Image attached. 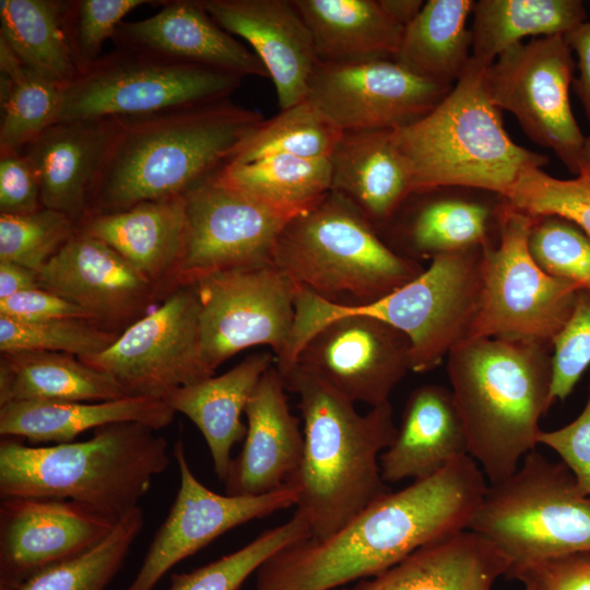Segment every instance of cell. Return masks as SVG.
Returning a JSON list of instances; mask_svg holds the SVG:
<instances>
[{
	"label": "cell",
	"mask_w": 590,
	"mask_h": 590,
	"mask_svg": "<svg viewBox=\"0 0 590 590\" xmlns=\"http://www.w3.org/2000/svg\"><path fill=\"white\" fill-rule=\"evenodd\" d=\"M274 362L269 353L255 354L220 376L177 388L164 398L175 413L187 416L201 432L221 482L228 475L233 447L246 436L241 414Z\"/></svg>",
	"instance_id": "29"
},
{
	"label": "cell",
	"mask_w": 590,
	"mask_h": 590,
	"mask_svg": "<svg viewBox=\"0 0 590 590\" xmlns=\"http://www.w3.org/2000/svg\"><path fill=\"white\" fill-rule=\"evenodd\" d=\"M508 558L464 529L421 546L385 571L341 590H493Z\"/></svg>",
	"instance_id": "26"
},
{
	"label": "cell",
	"mask_w": 590,
	"mask_h": 590,
	"mask_svg": "<svg viewBox=\"0 0 590 590\" xmlns=\"http://www.w3.org/2000/svg\"><path fill=\"white\" fill-rule=\"evenodd\" d=\"M280 373L298 396L304 433L302 462L287 484L297 491L296 511L310 538L322 540L390 492L379 458L397 433L393 410L388 401L361 414L299 366Z\"/></svg>",
	"instance_id": "3"
},
{
	"label": "cell",
	"mask_w": 590,
	"mask_h": 590,
	"mask_svg": "<svg viewBox=\"0 0 590 590\" xmlns=\"http://www.w3.org/2000/svg\"><path fill=\"white\" fill-rule=\"evenodd\" d=\"M79 229L116 250L158 294L181 259L186 239L185 196L140 202L88 216Z\"/></svg>",
	"instance_id": "28"
},
{
	"label": "cell",
	"mask_w": 590,
	"mask_h": 590,
	"mask_svg": "<svg viewBox=\"0 0 590 590\" xmlns=\"http://www.w3.org/2000/svg\"><path fill=\"white\" fill-rule=\"evenodd\" d=\"M217 177L269 203L304 212L331 191L330 158L270 155L229 163Z\"/></svg>",
	"instance_id": "37"
},
{
	"label": "cell",
	"mask_w": 590,
	"mask_h": 590,
	"mask_svg": "<svg viewBox=\"0 0 590 590\" xmlns=\"http://www.w3.org/2000/svg\"><path fill=\"white\" fill-rule=\"evenodd\" d=\"M38 280L108 329L144 316L158 294L116 250L80 229L38 271Z\"/></svg>",
	"instance_id": "20"
},
{
	"label": "cell",
	"mask_w": 590,
	"mask_h": 590,
	"mask_svg": "<svg viewBox=\"0 0 590 590\" xmlns=\"http://www.w3.org/2000/svg\"><path fill=\"white\" fill-rule=\"evenodd\" d=\"M472 14L471 57L487 68L523 38L565 36L587 17L580 0H480Z\"/></svg>",
	"instance_id": "34"
},
{
	"label": "cell",
	"mask_w": 590,
	"mask_h": 590,
	"mask_svg": "<svg viewBox=\"0 0 590 590\" xmlns=\"http://www.w3.org/2000/svg\"><path fill=\"white\" fill-rule=\"evenodd\" d=\"M451 88L391 59L319 62L305 98L343 132L396 130L424 117Z\"/></svg>",
	"instance_id": "16"
},
{
	"label": "cell",
	"mask_w": 590,
	"mask_h": 590,
	"mask_svg": "<svg viewBox=\"0 0 590 590\" xmlns=\"http://www.w3.org/2000/svg\"><path fill=\"white\" fill-rule=\"evenodd\" d=\"M468 529L508 558V575L535 560L590 552V496L562 461L534 449L510 476L488 484Z\"/></svg>",
	"instance_id": "9"
},
{
	"label": "cell",
	"mask_w": 590,
	"mask_h": 590,
	"mask_svg": "<svg viewBox=\"0 0 590 590\" xmlns=\"http://www.w3.org/2000/svg\"><path fill=\"white\" fill-rule=\"evenodd\" d=\"M185 203V247L166 287L168 294L221 271L271 262L281 231L302 213L269 203L217 176L188 192Z\"/></svg>",
	"instance_id": "13"
},
{
	"label": "cell",
	"mask_w": 590,
	"mask_h": 590,
	"mask_svg": "<svg viewBox=\"0 0 590 590\" xmlns=\"http://www.w3.org/2000/svg\"><path fill=\"white\" fill-rule=\"evenodd\" d=\"M0 316L20 320L60 318L92 320L91 316L81 307L44 287L25 291L0 299Z\"/></svg>",
	"instance_id": "51"
},
{
	"label": "cell",
	"mask_w": 590,
	"mask_h": 590,
	"mask_svg": "<svg viewBox=\"0 0 590 590\" xmlns=\"http://www.w3.org/2000/svg\"><path fill=\"white\" fill-rule=\"evenodd\" d=\"M470 455L467 428L451 390L440 385L414 389L391 445L380 455L386 483L433 476Z\"/></svg>",
	"instance_id": "25"
},
{
	"label": "cell",
	"mask_w": 590,
	"mask_h": 590,
	"mask_svg": "<svg viewBox=\"0 0 590 590\" xmlns=\"http://www.w3.org/2000/svg\"><path fill=\"white\" fill-rule=\"evenodd\" d=\"M167 440L140 423L95 429L92 438L50 446L0 442V497L76 502L119 520L139 507L169 465Z\"/></svg>",
	"instance_id": "5"
},
{
	"label": "cell",
	"mask_w": 590,
	"mask_h": 590,
	"mask_svg": "<svg viewBox=\"0 0 590 590\" xmlns=\"http://www.w3.org/2000/svg\"><path fill=\"white\" fill-rule=\"evenodd\" d=\"M40 188L34 165L22 150H0V214L40 210Z\"/></svg>",
	"instance_id": "49"
},
{
	"label": "cell",
	"mask_w": 590,
	"mask_h": 590,
	"mask_svg": "<svg viewBox=\"0 0 590 590\" xmlns=\"http://www.w3.org/2000/svg\"><path fill=\"white\" fill-rule=\"evenodd\" d=\"M120 118L59 121L22 149L37 173L44 208L80 226L118 133Z\"/></svg>",
	"instance_id": "23"
},
{
	"label": "cell",
	"mask_w": 590,
	"mask_h": 590,
	"mask_svg": "<svg viewBox=\"0 0 590 590\" xmlns=\"http://www.w3.org/2000/svg\"><path fill=\"white\" fill-rule=\"evenodd\" d=\"M263 120L229 98L120 118L91 215L186 196L217 176Z\"/></svg>",
	"instance_id": "2"
},
{
	"label": "cell",
	"mask_w": 590,
	"mask_h": 590,
	"mask_svg": "<svg viewBox=\"0 0 590 590\" xmlns=\"http://www.w3.org/2000/svg\"><path fill=\"white\" fill-rule=\"evenodd\" d=\"M451 391L470 456L488 484L510 476L535 449L539 422L553 403V346L511 337L464 342L447 356Z\"/></svg>",
	"instance_id": "4"
},
{
	"label": "cell",
	"mask_w": 590,
	"mask_h": 590,
	"mask_svg": "<svg viewBox=\"0 0 590 590\" xmlns=\"http://www.w3.org/2000/svg\"><path fill=\"white\" fill-rule=\"evenodd\" d=\"M581 172H586L590 175V135L586 137V141H585Z\"/></svg>",
	"instance_id": "55"
},
{
	"label": "cell",
	"mask_w": 590,
	"mask_h": 590,
	"mask_svg": "<svg viewBox=\"0 0 590 590\" xmlns=\"http://www.w3.org/2000/svg\"><path fill=\"white\" fill-rule=\"evenodd\" d=\"M575 70L571 49L556 35L510 47L487 68L486 80L494 105L512 114L531 141L552 150L578 175L586 135L569 99Z\"/></svg>",
	"instance_id": "12"
},
{
	"label": "cell",
	"mask_w": 590,
	"mask_h": 590,
	"mask_svg": "<svg viewBox=\"0 0 590 590\" xmlns=\"http://www.w3.org/2000/svg\"><path fill=\"white\" fill-rule=\"evenodd\" d=\"M179 486L167 517L157 529L139 571L125 590H153L177 563L227 531L295 506L297 491L286 484L258 496L217 494L193 474L179 438L173 449Z\"/></svg>",
	"instance_id": "18"
},
{
	"label": "cell",
	"mask_w": 590,
	"mask_h": 590,
	"mask_svg": "<svg viewBox=\"0 0 590 590\" xmlns=\"http://www.w3.org/2000/svg\"><path fill=\"white\" fill-rule=\"evenodd\" d=\"M63 1L1 0L0 39L31 70L60 86L78 75L62 26Z\"/></svg>",
	"instance_id": "35"
},
{
	"label": "cell",
	"mask_w": 590,
	"mask_h": 590,
	"mask_svg": "<svg viewBox=\"0 0 590 590\" xmlns=\"http://www.w3.org/2000/svg\"><path fill=\"white\" fill-rule=\"evenodd\" d=\"M286 386L271 366L256 386L245 409L247 432L224 482L225 494L258 496L285 486L299 468L304 433L291 412Z\"/></svg>",
	"instance_id": "22"
},
{
	"label": "cell",
	"mask_w": 590,
	"mask_h": 590,
	"mask_svg": "<svg viewBox=\"0 0 590 590\" xmlns=\"http://www.w3.org/2000/svg\"><path fill=\"white\" fill-rule=\"evenodd\" d=\"M116 47L160 55L240 78L269 76L245 44L223 30L199 0L164 1L154 15L117 27Z\"/></svg>",
	"instance_id": "24"
},
{
	"label": "cell",
	"mask_w": 590,
	"mask_h": 590,
	"mask_svg": "<svg viewBox=\"0 0 590 590\" xmlns=\"http://www.w3.org/2000/svg\"><path fill=\"white\" fill-rule=\"evenodd\" d=\"M174 415L175 411L163 399L146 397L98 402L16 401L0 406V434L60 444L88 429L116 423H140L158 430L169 425Z\"/></svg>",
	"instance_id": "30"
},
{
	"label": "cell",
	"mask_w": 590,
	"mask_h": 590,
	"mask_svg": "<svg viewBox=\"0 0 590 590\" xmlns=\"http://www.w3.org/2000/svg\"><path fill=\"white\" fill-rule=\"evenodd\" d=\"M271 262L294 284L339 306L376 302L424 270L385 243L353 204L332 191L286 223Z\"/></svg>",
	"instance_id": "7"
},
{
	"label": "cell",
	"mask_w": 590,
	"mask_h": 590,
	"mask_svg": "<svg viewBox=\"0 0 590 590\" xmlns=\"http://www.w3.org/2000/svg\"><path fill=\"white\" fill-rule=\"evenodd\" d=\"M528 247L545 273L590 290V235L578 225L556 215L535 217Z\"/></svg>",
	"instance_id": "45"
},
{
	"label": "cell",
	"mask_w": 590,
	"mask_h": 590,
	"mask_svg": "<svg viewBox=\"0 0 590 590\" xmlns=\"http://www.w3.org/2000/svg\"><path fill=\"white\" fill-rule=\"evenodd\" d=\"M78 231L70 217L47 208L28 214H0V261L38 272Z\"/></svg>",
	"instance_id": "43"
},
{
	"label": "cell",
	"mask_w": 590,
	"mask_h": 590,
	"mask_svg": "<svg viewBox=\"0 0 590 590\" xmlns=\"http://www.w3.org/2000/svg\"><path fill=\"white\" fill-rule=\"evenodd\" d=\"M567 45L578 56L579 76L574 80V90L590 122V22H583L564 36Z\"/></svg>",
	"instance_id": "52"
},
{
	"label": "cell",
	"mask_w": 590,
	"mask_h": 590,
	"mask_svg": "<svg viewBox=\"0 0 590 590\" xmlns=\"http://www.w3.org/2000/svg\"><path fill=\"white\" fill-rule=\"evenodd\" d=\"M552 346V398L564 401L590 365V290L578 291L573 311Z\"/></svg>",
	"instance_id": "47"
},
{
	"label": "cell",
	"mask_w": 590,
	"mask_h": 590,
	"mask_svg": "<svg viewBox=\"0 0 590 590\" xmlns=\"http://www.w3.org/2000/svg\"><path fill=\"white\" fill-rule=\"evenodd\" d=\"M151 0H70L63 1L62 26L78 74L88 70L103 55L123 17Z\"/></svg>",
	"instance_id": "46"
},
{
	"label": "cell",
	"mask_w": 590,
	"mask_h": 590,
	"mask_svg": "<svg viewBox=\"0 0 590 590\" xmlns=\"http://www.w3.org/2000/svg\"><path fill=\"white\" fill-rule=\"evenodd\" d=\"M143 526V510L137 507L122 516L110 533L92 548L2 590H104L123 566Z\"/></svg>",
	"instance_id": "40"
},
{
	"label": "cell",
	"mask_w": 590,
	"mask_h": 590,
	"mask_svg": "<svg viewBox=\"0 0 590 590\" xmlns=\"http://www.w3.org/2000/svg\"><path fill=\"white\" fill-rule=\"evenodd\" d=\"M243 78L116 47L61 90L56 121L126 118L227 99Z\"/></svg>",
	"instance_id": "10"
},
{
	"label": "cell",
	"mask_w": 590,
	"mask_h": 590,
	"mask_svg": "<svg viewBox=\"0 0 590 590\" xmlns=\"http://www.w3.org/2000/svg\"><path fill=\"white\" fill-rule=\"evenodd\" d=\"M42 287L38 272L11 261H0V299Z\"/></svg>",
	"instance_id": "53"
},
{
	"label": "cell",
	"mask_w": 590,
	"mask_h": 590,
	"mask_svg": "<svg viewBox=\"0 0 590 590\" xmlns=\"http://www.w3.org/2000/svg\"><path fill=\"white\" fill-rule=\"evenodd\" d=\"M330 162L331 191L353 204L377 231L389 225L413 196L393 130L343 132Z\"/></svg>",
	"instance_id": "27"
},
{
	"label": "cell",
	"mask_w": 590,
	"mask_h": 590,
	"mask_svg": "<svg viewBox=\"0 0 590 590\" xmlns=\"http://www.w3.org/2000/svg\"><path fill=\"white\" fill-rule=\"evenodd\" d=\"M524 590H590V552H575L535 560L512 569Z\"/></svg>",
	"instance_id": "48"
},
{
	"label": "cell",
	"mask_w": 590,
	"mask_h": 590,
	"mask_svg": "<svg viewBox=\"0 0 590 590\" xmlns=\"http://www.w3.org/2000/svg\"><path fill=\"white\" fill-rule=\"evenodd\" d=\"M343 131L306 98L263 120L243 143L231 163L270 155L330 158Z\"/></svg>",
	"instance_id": "39"
},
{
	"label": "cell",
	"mask_w": 590,
	"mask_h": 590,
	"mask_svg": "<svg viewBox=\"0 0 590 590\" xmlns=\"http://www.w3.org/2000/svg\"><path fill=\"white\" fill-rule=\"evenodd\" d=\"M123 397L113 378L74 355L46 351L1 353L0 406L28 400L98 402Z\"/></svg>",
	"instance_id": "32"
},
{
	"label": "cell",
	"mask_w": 590,
	"mask_h": 590,
	"mask_svg": "<svg viewBox=\"0 0 590 590\" xmlns=\"http://www.w3.org/2000/svg\"><path fill=\"white\" fill-rule=\"evenodd\" d=\"M534 221L502 203L499 240L483 246L482 297L465 342L511 337L552 345L566 324L581 288L548 275L535 263L528 247Z\"/></svg>",
	"instance_id": "11"
},
{
	"label": "cell",
	"mask_w": 590,
	"mask_h": 590,
	"mask_svg": "<svg viewBox=\"0 0 590 590\" xmlns=\"http://www.w3.org/2000/svg\"><path fill=\"white\" fill-rule=\"evenodd\" d=\"M116 523L73 500L1 498L0 590L86 552L104 540Z\"/></svg>",
	"instance_id": "19"
},
{
	"label": "cell",
	"mask_w": 590,
	"mask_h": 590,
	"mask_svg": "<svg viewBox=\"0 0 590 590\" xmlns=\"http://www.w3.org/2000/svg\"><path fill=\"white\" fill-rule=\"evenodd\" d=\"M487 67L474 59L424 117L393 130L413 194L442 188L486 190L505 200L520 176L547 165L546 155L515 143L489 96Z\"/></svg>",
	"instance_id": "6"
},
{
	"label": "cell",
	"mask_w": 590,
	"mask_h": 590,
	"mask_svg": "<svg viewBox=\"0 0 590 590\" xmlns=\"http://www.w3.org/2000/svg\"><path fill=\"white\" fill-rule=\"evenodd\" d=\"M306 519L295 510L291 519L190 573L173 574L169 590H238L246 579L282 547L309 538Z\"/></svg>",
	"instance_id": "41"
},
{
	"label": "cell",
	"mask_w": 590,
	"mask_h": 590,
	"mask_svg": "<svg viewBox=\"0 0 590 590\" xmlns=\"http://www.w3.org/2000/svg\"><path fill=\"white\" fill-rule=\"evenodd\" d=\"M199 299L200 341L216 368L248 347L268 345L281 362L295 319L296 285L271 262L211 274L193 284Z\"/></svg>",
	"instance_id": "15"
},
{
	"label": "cell",
	"mask_w": 590,
	"mask_h": 590,
	"mask_svg": "<svg viewBox=\"0 0 590 590\" xmlns=\"http://www.w3.org/2000/svg\"><path fill=\"white\" fill-rule=\"evenodd\" d=\"M314 39L319 62L393 60L404 28L378 0H292Z\"/></svg>",
	"instance_id": "31"
},
{
	"label": "cell",
	"mask_w": 590,
	"mask_h": 590,
	"mask_svg": "<svg viewBox=\"0 0 590 590\" xmlns=\"http://www.w3.org/2000/svg\"><path fill=\"white\" fill-rule=\"evenodd\" d=\"M118 335L87 319L20 320L0 316L1 353L46 351L86 358L105 351Z\"/></svg>",
	"instance_id": "42"
},
{
	"label": "cell",
	"mask_w": 590,
	"mask_h": 590,
	"mask_svg": "<svg viewBox=\"0 0 590 590\" xmlns=\"http://www.w3.org/2000/svg\"><path fill=\"white\" fill-rule=\"evenodd\" d=\"M483 246L436 256L415 279L362 306L330 304L304 291L297 299L298 326L309 335L339 316L377 318L409 339L412 371H429L465 342L474 324L482 297Z\"/></svg>",
	"instance_id": "8"
},
{
	"label": "cell",
	"mask_w": 590,
	"mask_h": 590,
	"mask_svg": "<svg viewBox=\"0 0 590 590\" xmlns=\"http://www.w3.org/2000/svg\"><path fill=\"white\" fill-rule=\"evenodd\" d=\"M384 12L397 24L405 28L420 13L422 0H378Z\"/></svg>",
	"instance_id": "54"
},
{
	"label": "cell",
	"mask_w": 590,
	"mask_h": 590,
	"mask_svg": "<svg viewBox=\"0 0 590 590\" xmlns=\"http://www.w3.org/2000/svg\"><path fill=\"white\" fill-rule=\"evenodd\" d=\"M199 310L194 286H180L105 351L80 359L113 378L127 397L164 400L177 388L214 376L201 349Z\"/></svg>",
	"instance_id": "14"
},
{
	"label": "cell",
	"mask_w": 590,
	"mask_h": 590,
	"mask_svg": "<svg viewBox=\"0 0 590 590\" xmlns=\"http://www.w3.org/2000/svg\"><path fill=\"white\" fill-rule=\"evenodd\" d=\"M487 486L477 462L463 456L380 496L332 535L282 547L256 571V590H332L374 577L421 546L468 529Z\"/></svg>",
	"instance_id": "1"
},
{
	"label": "cell",
	"mask_w": 590,
	"mask_h": 590,
	"mask_svg": "<svg viewBox=\"0 0 590 590\" xmlns=\"http://www.w3.org/2000/svg\"><path fill=\"white\" fill-rule=\"evenodd\" d=\"M472 0H429L404 28L393 60L413 74L452 87L472 55Z\"/></svg>",
	"instance_id": "33"
},
{
	"label": "cell",
	"mask_w": 590,
	"mask_h": 590,
	"mask_svg": "<svg viewBox=\"0 0 590 590\" xmlns=\"http://www.w3.org/2000/svg\"><path fill=\"white\" fill-rule=\"evenodd\" d=\"M61 90L26 67L0 39V150H22L55 123Z\"/></svg>",
	"instance_id": "38"
},
{
	"label": "cell",
	"mask_w": 590,
	"mask_h": 590,
	"mask_svg": "<svg viewBox=\"0 0 590 590\" xmlns=\"http://www.w3.org/2000/svg\"><path fill=\"white\" fill-rule=\"evenodd\" d=\"M538 444L553 449L569 469L579 491L590 496V393L582 412L566 426L541 430Z\"/></svg>",
	"instance_id": "50"
},
{
	"label": "cell",
	"mask_w": 590,
	"mask_h": 590,
	"mask_svg": "<svg viewBox=\"0 0 590 590\" xmlns=\"http://www.w3.org/2000/svg\"><path fill=\"white\" fill-rule=\"evenodd\" d=\"M492 215L489 205L483 202L432 197L414 205L398 234L408 258L432 260L442 253L480 247L489 241Z\"/></svg>",
	"instance_id": "36"
},
{
	"label": "cell",
	"mask_w": 590,
	"mask_h": 590,
	"mask_svg": "<svg viewBox=\"0 0 590 590\" xmlns=\"http://www.w3.org/2000/svg\"><path fill=\"white\" fill-rule=\"evenodd\" d=\"M199 1L223 30L248 43L273 82L281 110L305 99L319 59L292 0Z\"/></svg>",
	"instance_id": "21"
},
{
	"label": "cell",
	"mask_w": 590,
	"mask_h": 590,
	"mask_svg": "<svg viewBox=\"0 0 590 590\" xmlns=\"http://www.w3.org/2000/svg\"><path fill=\"white\" fill-rule=\"evenodd\" d=\"M505 201L534 217H564L590 235V175L586 172L573 179H559L542 168L527 170Z\"/></svg>",
	"instance_id": "44"
},
{
	"label": "cell",
	"mask_w": 590,
	"mask_h": 590,
	"mask_svg": "<svg viewBox=\"0 0 590 590\" xmlns=\"http://www.w3.org/2000/svg\"><path fill=\"white\" fill-rule=\"evenodd\" d=\"M292 365L353 403L373 408L388 402L394 387L412 371L411 343L382 320L344 315L312 333Z\"/></svg>",
	"instance_id": "17"
}]
</instances>
